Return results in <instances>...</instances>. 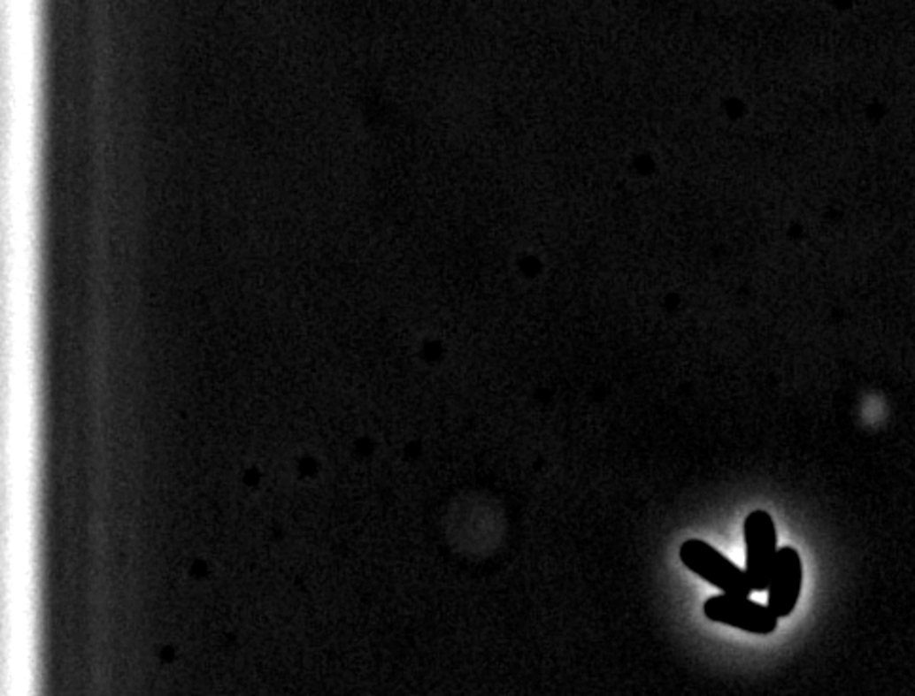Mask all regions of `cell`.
Listing matches in <instances>:
<instances>
[{
  "instance_id": "1",
  "label": "cell",
  "mask_w": 915,
  "mask_h": 696,
  "mask_svg": "<svg viewBox=\"0 0 915 696\" xmlns=\"http://www.w3.org/2000/svg\"><path fill=\"white\" fill-rule=\"evenodd\" d=\"M680 561L696 576L704 577L707 583L717 586L726 594L750 596V593H755L747 571L735 566L728 556H724L712 545L702 539L684 541L680 547Z\"/></svg>"
},
{
  "instance_id": "2",
  "label": "cell",
  "mask_w": 915,
  "mask_h": 696,
  "mask_svg": "<svg viewBox=\"0 0 915 696\" xmlns=\"http://www.w3.org/2000/svg\"><path fill=\"white\" fill-rule=\"evenodd\" d=\"M745 571L752 591H768L772 570L777 556V530L773 518L765 511H752L745 518Z\"/></svg>"
},
{
  "instance_id": "3",
  "label": "cell",
  "mask_w": 915,
  "mask_h": 696,
  "mask_svg": "<svg viewBox=\"0 0 915 696\" xmlns=\"http://www.w3.org/2000/svg\"><path fill=\"white\" fill-rule=\"evenodd\" d=\"M704 611L711 621L758 636L772 634L779 624V617L770 609V606L752 602L749 596H735L726 593L711 596L704 606Z\"/></svg>"
},
{
  "instance_id": "4",
  "label": "cell",
  "mask_w": 915,
  "mask_h": 696,
  "mask_svg": "<svg viewBox=\"0 0 915 696\" xmlns=\"http://www.w3.org/2000/svg\"><path fill=\"white\" fill-rule=\"evenodd\" d=\"M802 591V561L796 549L783 547L777 551L772 579L768 586V606L775 616L788 617L798 604Z\"/></svg>"
}]
</instances>
